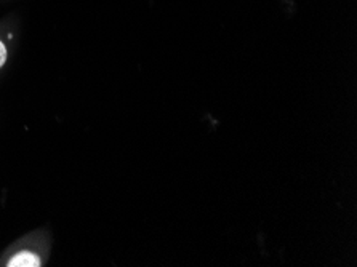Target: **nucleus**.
Returning a JSON list of instances; mask_svg holds the SVG:
<instances>
[{
  "mask_svg": "<svg viewBox=\"0 0 357 267\" xmlns=\"http://www.w3.org/2000/svg\"><path fill=\"white\" fill-rule=\"evenodd\" d=\"M8 267H39L42 261L39 256L32 252H20L8 261Z\"/></svg>",
  "mask_w": 357,
  "mask_h": 267,
  "instance_id": "obj_1",
  "label": "nucleus"
},
{
  "mask_svg": "<svg viewBox=\"0 0 357 267\" xmlns=\"http://www.w3.org/2000/svg\"><path fill=\"white\" fill-rule=\"evenodd\" d=\"M5 61H7V47L3 45L2 40H0V69H2Z\"/></svg>",
  "mask_w": 357,
  "mask_h": 267,
  "instance_id": "obj_2",
  "label": "nucleus"
}]
</instances>
